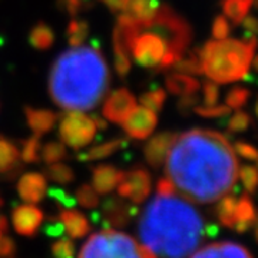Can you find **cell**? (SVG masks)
Returning a JSON list of instances; mask_svg holds the SVG:
<instances>
[{
    "label": "cell",
    "mask_w": 258,
    "mask_h": 258,
    "mask_svg": "<svg viewBox=\"0 0 258 258\" xmlns=\"http://www.w3.org/2000/svg\"><path fill=\"white\" fill-rule=\"evenodd\" d=\"M166 157L169 182L189 201L215 203L237 184L238 159L218 132L192 129L176 135Z\"/></svg>",
    "instance_id": "1"
},
{
    "label": "cell",
    "mask_w": 258,
    "mask_h": 258,
    "mask_svg": "<svg viewBox=\"0 0 258 258\" xmlns=\"http://www.w3.org/2000/svg\"><path fill=\"white\" fill-rule=\"evenodd\" d=\"M138 235L154 258H189L203 242V217L175 191L157 192L139 220Z\"/></svg>",
    "instance_id": "2"
},
{
    "label": "cell",
    "mask_w": 258,
    "mask_h": 258,
    "mask_svg": "<svg viewBox=\"0 0 258 258\" xmlns=\"http://www.w3.org/2000/svg\"><path fill=\"white\" fill-rule=\"evenodd\" d=\"M109 79V69L99 49L76 46L56 59L49 91L56 105L66 111H89L105 96Z\"/></svg>",
    "instance_id": "3"
},
{
    "label": "cell",
    "mask_w": 258,
    "mask_h": 258,
    "mask_svg": "<svg viewBox=\"0 0 258 258\" xmlns=\"http://www.w3.org/2000/svg\"><path fill=\"white\" fill-rule=\"evenodd\" d=\"M255 37L249 40L222 39L207 42L197 50L203 74L215 83H230L244 79L248 75L252 57L255 56Z\"/></svg>",
    "instance_id": "4"
},
{
    "label": "cell",
    "mask_w": 258,
    "mask_h": 258,
    "mask_svg": "<svg viewBox=\"0 0 258 258\" xmlns=\"http://www.w3.org/2000/svg\"><path fill=\"white\" fill-rule=\"evenodd\" d=\"M79 258H142V254L129 235L109 228L93 234L81 249Z\"/></svg>",
    "instance_id": "5"
},
{
    "label": "cell",
    "mask_w": 258,
    "mask_h": 258,
    "mask_svg": "<svg viewBox=\"0 0 258 258\" xmlns=\"http://www.w3.org/2000/svg\"><path fill=\"white\" fill-rule=\"evenodd\" d=\"M144 32L142 26L137 35L132 37L129 43V55L135 59V62L144 68H158L162 56L168 50V43L164 37L151 28Z\"/></svg>",
    "instance_id": "6"
},
{
    "label": "cell",
    "mask_w": 258,
    "mask_h": 258,
    "mask_svg": "<svg viewBox=\"0 0 258 258\" xmlns=\"http://www.w3.org/2000/svg\"><path fill=\"white\" fill-rule=\"evenodd\" d=\"M59 134L66 145L74 149H81L92 142L96 134V126L92 118L81 112H69L60 119Z\"/></svg>",
    "instance_id": "7"
},
{
    "label": "cell",
    "mask_w": 258,
    "mask_h": 258,
    "mask_svg": "<svg viewBox=\"0 0 258 258\" xmlns=\"http://www.w3.org/2000/svg\"><path fill=\"white\" fill-rule=\"evenodd\" d=\"M151 192V175L144 168H135L126 172L118 185L120 198H129L134 203H144Z\"/></svg>",
    "instance_id": "8"
},
{
    "label": "cell",
    "mask_w": 258,
    "mask_h": 258,
    "mask_svg": "<svg viewBox=\"0 0 258 258\" xmlns=\"http://www.w3.org/2000/svg\"><path fill=\"white\" fill-rule=\"evenodd\" d=\"M137 108L135 96L128 89L122 88L109 95L103 105V116L115 123H123L129 113Z\"/></svg>",
    "instance_id": "9"
},
{
    "label": "cell",
    "mask_w": 258,
    "mask_h": 258,
    "mask_svg": "<svg viewBox=\"0 0 258 258\" xmlns=\"http://www.w3.org/2000/svg\"><path fill=\"white\" fill-rule=\"evenodd\" d=\"M158 118L155 112L147 108H135L129 113V116L123 120V129L131 138L145 139L157 126Z\"/></svg>",
    "instance_id": "10"
},
{
    "label": "cell",
    "mask_w": 258,
    "mask_h": 258,
    "mask_svg": "<svg viewBox=\"0 0 258 258\" xmlns=\"http://www.w3.org/2000/svg\"><path fill=\"white\" fill-rule=\"evenodd\" d=\"M102 211L106 220L103 227L105 230H109L111 227H125L138 212V207L123 203L118 197H111L103 203Z\"/></svg>",
    "instance_id": "11"
},
{
    "label": "cell",
    "mask_w": 258,
    "mask_h": 258,
    "mask_svg": "<svg viewBox=\"0 0 258 258\" xmlns=\"http://www.w3.org/2000/svg\"><path fill=\"white\" fill-rule=\"evenodd\" d=\"M12 221L18 234L33 237L43 222V212L35 205H19L12 212Z\"/></svg>",
    "instance_id": "12"
},
{
    "label": "cell",
    "mask_w": 258,
    "mask_h": 258,
    "mask_svg": "<svg viewBox=\"0 0 258 258\" xmlns=\"http://www.w3.org/2000/svg\"><path fill=\"white\" fill-rule=\"evenodd\" d=\"M47 191L46 179L42 174L29 172L20 178L18 182V192L23 201L36 204L45 198Z\"/></svg>",
    "instance_id": "13"
},
{
    "label": "cell",
    "mask_w": 258,
    "mask_h": 258,
    "mask_svg": "<svg viewBox=\"0 0 258 258\" xmlns=\"http://www.w3.org/2000/svg\"><path fill=\"white\" fill-rule=\"evenodd\" d=\"M175 137L176 135L172 132H162L149 139V142L144 148V155L149 165L158 168L164 164Z\"/></svg>",
    "instance_id": "14"
},
{
    "label": "cell",
    "mask_w": 258,
    "mask_h": 258,
    "mask_svg": "<svg viewBox=\"0 0 258 258\" xmlns=\"http://www.w3.org/2000/svg\"><path fill=\"white\" fill-rule=\"evenodd\" d=\"M123 175L125 172H122L115 166L99 165L93 169L92 188L96 191V194L106 195L119 185Z\"/></svg>",
    "instance_id": "15"
},
{
    "label": "cell",
    "mask_w": 258,
    "mask_h": 258,
    "mask_svg": "<svg viewBox=\"0 0 258 258\" xmlns=\"http://www.w3.org/2000/svg\"><path fill=\"white\" fill-rule=\"evenodd\" d=\"M192 258H252L247 249L240 244L234 242H221L211 244L205 248L195 252Z\"/></svg>",
    "instance_id": "16"
},
{
    "label": "cell",
    "mask_w": 258,
    "mask_h": 258,
    "mask_svg": "<svg viewBox=\"0 0 258 258\" xmlns=\"http://www.w3.org/2000/svg\"><path fill=\"white\" fill-rule=\"evenodd\" d=\"M159 9L158 0H126L125 12L135 19L142 28L149 26Z\"/></svg>",
    "instance_id": "17"
},
{
    "label": "cell",
    "mask_w": 258,
    "mask_h": 258,
    "mask_svg": "<svg viewBox=\"0 0 258 258\" xmlns=\"http://www.w3.org/2000/svg\"><path fill=\"white\" fill-rule=\"evenodd\" d=\"M26 120L29 128L35 132V135L46 134L55 126L57 115L55 112L47 109H33V108H25Z\"/></svg>",
    "instance_id": "18"
},
{
    "label": "cell",
    "mask_w": 258,
    "mask_h": 258,
    "mask_svg": "<svg viewBox=\"0 0 258 258\" xmlns=\"http://www.w3.org/2000/svg\"><path fill=\"white\" fill-rule=\"evenodd\" d=\"M255 224V210L254 204L251 201L248 195H242L240 200H237V208H235V224L232 230L237 232H245L249 230V227Z\"/></svg>",
    "instance_id": "19"
},
{
    "label": "cell",
    "mask_w": 258,
    "mask_h": 258,
    "mask_svg": "<svg viewBox=\"0 0 258 258\" xmlns=\"http://www.w3.org/2000/svg\"><path fill=\"white\" fill-rule=\"evenodd\" d=\"M60 221L72 238H82L89 232V221L82 212L64 210L60 212Z\"/></svg>",
    "instance_id": "20"
},
{
    "label": "cell",
    "mask_w": 258,
    "mask_h": 258,
    "mask_svg": "<svg viewBox=\"0 0 258 258\" xmlns=\"http://www.w3.org/2000/svg\"><path fill=\"white\" fill-rule=\"evenodd\" d=\"M200 82L191 78L189 75L175 74L166 78V89L174 95H189L200 89Z\"/></svg>",
    "instance_id": "21"
},
{
    "label": "cell",
    "mask_w": 258,
    "mask_h": 258,
    "mask_svg": "<svg viewBox=\"0 0 258 258\" xmlns=\"http://www.w3.org/2000/svg\"><path fill=\"white\" fill-rule=\"evenodd\" d=\"M128 142L125 139H113V141H109V142H105L102 145H98V147L91 148L88 152L85 154H81L79 155V159L81 161H93V159H102V158H106L115 154L116 151H119L123 147H126Z\"/></svg>",
    "instance_id": "22"
},
{
    "label": "cell",
    "mask_w": 258,
    "mask_h": 258,
    "mask_svg": "<svg viewBox=\"0 0 258 258\" xmlns=\"http://www.w3.org/2000/svg\"><path fill=\"white\" fill-rule=\"evenodd\" d=\"M255 3V0H224L222 9L225 16L230 19L234 25H238L242 19L248 15L251 6Z\"/></svg>",
    "instance_id": "23"
},
{
    "label": "cell",
    "mask_w": 258,
    "mask_h": 258,
    "mask_svg": "<svg viewBox=\"0 0 258 258\" xmlns=\"http://www.w3.org/2000/svg\"><path fill=\"white\" fill-rule=\"evenodd\" d=\"M29 42H30V45L35 49L46 50V49H49L53 45L55 33H53L52 29L47 26L46 23H37L36 26L30 30Z\"/></svg>",
    "instance_id": "24"
},
{
    "label": "cell",
    "mask_w": 258,
    "mask_h": 258,
    "mask_svg": "<svg viewBox=\"0 0 258 258\" xmlns=\"http://www.w3.org/2000/svg\"><path fill=\"white\" fill-rule=\"evenodd\" d=\"M19 151L10 141L0 139V174L10 172L18 165Z\"/></svg>",
    "instance_id": "25"
},
{
    "label": "cell",
    "mask_w": 258,
    "mask_h": 258,
    "mask_svg": "<svg viewBox=\"0 0 258 258\" xmlns=\"http://www.w3.org/2000/svg\"><path fill=\"white\" fill-rule=\"evenodd\" d=\"M235 208H237V200L235 197L231 195H225L222 197L220 204L217 205V217L221 222L222 225L232 228L235 224Z\"/></svg>",
    "instance_id": "26"
},
{
    "label": "cell",
    "mask_w": 258,
    "mask_h": 258,
    "mask_svg": "<svg viewBox=\"0 0 258 258\" xmlns=\"http://www.w3.org/2000/svg\"><path fill=\"white\" fill-rule=\"evenodd\" d=\"M89 33V26L83 20H72L66 29V36L71 46H82Z\"/></svg>",
    "instance_id": "27"
},
{
    "label": "cell",
    "mask_w": 258,
    "mask_h": 258,
    "mask_svg": "<svg viewBox=\"0 0 258 258\" xmlns=\"http://www.w3.org/2000/svg\"><path fill=\"white\" fill-rule=\"evenodd\" d=\"M172 68L182 72V74H191V75H200L203 74V68H201V60L198 55L192 52L189 55H182V57H179L175 63L172 64Z\"/></svg>",
    "instance_id": "28"
},
{
    "label": "cell",
    "mask_w": 258,
    "mask_h": 258,
    "mask_svg": "<svg viewBox=\"0 0 258 258\" xmlns=\"http://www.w3.org/2000/svg\"><path fill=\"white\" fill-rule=\"evenodd\" d=\"M40 135H33L23 142L22 152L19 154L25 162H37L40 159Z\"/></svg>",
    "instance_id": "29"
},
{
    "label": "cell",
    "mask_w": 258,
    "mask_h": 258,
    "mask_svg": "<svg viewBox=\"0 0 258 258\" xmlns=\"http://www.w3.org/2000/svg\"><path fill=\"white\" fill-rule=\"evenodd\" d=\"M46 175L57 184H69L74 181V171L64 164H50L46 169Z\"/></svg>",
    "instance_id": "30"
},
{
    "label": "cell",
    "mask_w": 258,
    "mask_h": 258,
    "mask_svg": "<svg viewBox=\"0 0 258 258\" xmlns=\"http://www.w3.org/2000/svg\"><path fill=\"white\" fill-rule=\"evenodd\" d=\"M166 99V93L165 91H162V89H154V91H149V92L144 93V95H141V98H139V101L142 103V108H147L149 111L152 112H158L161 108H162V105H164V102Z\"/></svg>",
    "instance_id": "31"
},
{
    "label": "cell",
    "mask_w": 258,
    "mask_h": 258,
    "mask_svg": "<svg viewBox=\"0 0 258 258\" xmlns=\"http://www.w3.org/2000/svg\"><path fill=\"white\" fill-rule=\"evenodd\" d=\"M66 157V148L60 142H49L42 148V159L47 164H56Z\"/></svg>",
    "instance_id": "32"
},
{
    "label": "cell",
    "mask_w": 258,
    "mask_h": 258,
    "mask_svg": "<svg viewBox=\"0 0 258 258\" xmlns=\"http://www.w3.org/2000/svg\"><path fill=\"white\" fill-rule=\"evenodd\" d=\"M76 203H79L83 208H96L99 204V197L91 185H82L76 192Z\"/></svg>",
    "instance_id": "33"
},
{
    "label": "cell",
    "mask_w": 258,
    "mask_h": 258,
    "mask_svg": "<svg viewBox=\"0 0 258 258\" xmlns=\"http://www.w3.org/2000/svg\"><path fill=\"white\" fill-rule=\"evenodd\" d=\"M113 56H115V69L119 76H126L131 71V59L129 53L120 47L119 45L113 43Z\"/></svg>",
    "instance_id": "34"
},
{
    "label": "cell",
    "mask_w": 258,
    "mask_h": 258,
    "mask_svg": "<svg viewBox=\"0 0 258 258\" xmlns=\"http://www.w3.org/2000/svg\"><path fill=\"white\" fill-rule=\"evenodd\" d=\"M249 98V91L245 89V88H234L232 91H230V93L227 95V106L230 109H240L242 108Z\"/></svg>",
    "instance_id": "35"
},
{
    "label": "cell",
    "mask_w": 258,
    "mask_h": 258,
    "mask_svg": "<svg viewBox=\"0 0 258 258\" xmlns=\"http://www.w3.org/2000/svg\"><path fill=\"white\" fill-rule=\"evenodd\" d=\"M55 258H75V244L71 238H60L52 245Z\"/></svg>",
    "instance_id": "36"
},
{
    "label": "cell",
    "mask_w": 258,
    "mask_h": 258,
    "mask_svg": "<svg viewBox=\"0 0 258 258\" xmlns=\"http://www.w3.org/2000/svg\"><path fill=\"white\" fill-rule=\"evenodd\" d=\"M195 113L204 118H225L230 115L231 109L227 105H211V106H197Z\"/></svg>",
    "instance_id": "37"
},
{
    "label": "cell",
    "mask_w": 258,
    "mask_h": 258,
    "mask_svg": "<svg viewBox=\"0 0 258 258\" xmlns=\"http://www.w3.org/2000/svg\"><path fill=\"white\" fill-rule=\"evenodd\" d=\"M242 184L245 185L248 192H254L255 191V185H257V169L255 166H242L241 171H238Z\"/></svg>",
    "instance_id": "38"
},
{
    "label": "cell",
    "mask_w": 258,
    "mask_h": 258,
    "mask_svg": "<svg viewBox=\"0 0 258 258\" xmlns=\"http://www.w3.org/2000/svg\"><path fill=\"white\" fill-rule=\"evenodd\" d=\"M249 115L245 112H237L228 120V129L231 132H244L249 126Z\"/></svg>",
    "instance_id": "39"
},
{
    "label": "cell",
    "mask_w": 258,
    "mask_h": 258,
    "mask_svg": "<svg viewBox=\"0 0 258 258\" xmlns=\"http://www.w3.org/2000/svg\"><path fill=\"white\" fill-rule=\"evenodd\" d=\"M230 35V23L227 18L224 16H217L214 23H212V36L215 40H222L227 39Z\"/></svg>",
    "instance_id": "40"
},
{
    "label": "cell",
    "mask_w": 258,
    "mask_h": 258,
    "mask_svg": "<svg viewBox=\"0 0 258 258\" xmlns=\"http://www.w3.org/2000/svg\"><path fill=\"white\" fill-rule=\"evenodd\" d=\"M204 89V103L207 106H211V105H217L218 101V86L217 83L212 82V81H207L203 85Z\"/></svg>",
    "instance_id": "41"
},
{
    "label": "cell",
    "mask_w": 258,
    "mask_h": 258,
    "mask_svg": "<svg viewBox=\"0 0 258 258\" xmlns=\"http://www.w3.org/2000/svg\"><path fill=\"white\" fill-rule=\"evenodd\" d=\"M83 6H86L83 0H57V8L68 12L71 16H76Z\"/></svg>",
    "instance_id": "42"
},
{
    "label": "cell",
    "mask_w": 258,
    "mask_h": 258,
    "mask_svg": "<svg viewBox=\"0 0 258 258\" xmlns=\"http://www.w3.org/2000/svg\"><path fill=\"white\" fill-rule=\"evenodd\" d=\"M49 195L53 197L55 200H57L60 204H63V207H68V208H72L76 205V200L69 197L68 194L64 192L63 189H59V188H50L49 189Z\"/></svg>",
    "instance_id": "43"
},
{
    "label": "cell",
    "mask_w": 258,
    "mask_h": 258,
    "mask_svg": "<svg viewBox=\"0 0 258 258\" xmlns=\"http://www.w3.org/2000/svg\"><path fill=\"white\" fill-rule=\"evenodd\" d=\"M45 232H46V235H49V237L57 238V237L63 235V224H62V221H59L57 218H55V217L53 218H49V224L45 227Z\"/></svg>",
    "instance_id": "44"
},
{
    "label": "cell",
    "mask_w": 258,
    "mask_h": 258,
    "mask_svg": "<svg viewBox=\"0 0 258 258\" xmlns=\"http://www.w3.org/2000/svg\"><path fill=\"white\" fill-rule=\"evenodd\" d=\"M235 151L242 158H247L249 161H257V149L252 147V145H249V144H245V142H235Z\"/></svg>",
    "instance_id": "45"
},
{
    "label": "cell",
    "mask_w": 258,
    "mask_h": 258,
    "mask_svg": "<svg viewBox=\"0 0 258 258\" xmlns=\"http://www.w3.org/2000/svg\"><path fill=\"white\" fill-rule=\"evenodd\" d=\"M200 98L195 95V93H189V95H184L179 102H178V109L182 112V113H186L189 109H192L195 106V103H198Z\"/></svg>",
    "instance_id": "46"
},
{
    "label": "cell",
    "mask_w": 258,
    "mask_h": 258,
    "mask_svg": "<svg viewBox=\"0 0 258 258\" xmlns=\"http://www.w3.org/2000/svg\"><path fill=\"white\" fill-rule=\"evenodd\" d=\"M242 23H244V28H245V32H247L245 40H249V39L255 37V33H257L258 30L257 19L254 18V16H248L247 15L245 18L242 19Z\"/></svg>",
    "instance_id": "47"
},
{
    "label": "cell",
    "mask_w": 258,
    "mask_h": 258,
    "mask_svg": "<svg viewBox=\"0 0 258 258\" xmlns=\"http://www.w3.org/2000/svg\"><path fill=\"white\" fill-rule=\"evenodd\" d=\"M15 249L16 247H15V242L12 238L5 237V235L0 238V257H9L15 252Z\"/></svg>",
    "instance_id": "48"
},
{
    "label": "cell",
    "mask_w": 258,
    "mask_h": 258,
    "mask_svg": "<svg viewBox=\"0 0 258 258\" xmlns=\"http://www.w3.org/2000/svg\"><path fill=\"white\" fill-rule=\"evenodd\" d=\"M112 12H123L126 6V0H101Z\"/></svg>",
    "instance_id": "49"
},
{
    "label": "cell",
    "mask_w": 258,
    "mask_h": 258,
    "mask_svg": "<svg viewBox=\"0 0 258 258\" xmlns=\"http://www.w3.org/2000/svg\"><path fill=\"white\" fill-rule=\"evenodd\" d=\"M92 120H93V123H95V126H98V128L105 129V128H106V126H108L106 120L102 119L101 116H98V115H93Z\"/></svg>",
    "instance_id": "50"
},
{
    "label": "cell",
    "mask_w": 258,
    "mask_h": 258,
    "mask_svg": "<svg viewBox=\"0 0 258 258\" xmlns=\"http://www.w3.org/2000/svg\"><path fill=\"white\" fill-rule=\"evenodd\" d=\"M0 205H2V201H0ZM8 230V222L3 217H0V238L5 235V231Z\"/></svg>",
    "instance_id": "51"
},
{
    "label": "cell",
    "mask_w": 258,
    "mask_h": 258,
    "mask_svg": "<svg viewBox=\"0 0 258 258\" xmlns=\"http://www.w3.org/2000/svg\"><path fill=\"white\" fill-rule=\"evenodd\" d=\"M204 231H207V234H208L210 237H215V235L218 234V227H217V225H208L207 230Z\"/></svg>",
    "instance_id": "52"
},
{
    "label": "cell",
    "mask_w": 258,
    "mask_h": 258,
    "mask_svg": "<svg viewBox=\"0 0 258 258\" xmlns=\"http://www.w3.org/2000/svg\"><path fill=\"white\" fill-rule=\"evenodd\" d=\"M3 43H5V39H3V37H0V46H2Z\"/></svg>",
    "instance_id": "53"
},
{
    "label": "cell",
    "mask_w": 258,
    "mask_h": 258,
    "mask_svg": "<svg viewBox=\"0 0 258 258\" xmlns=\"http://www.w3.org/2000/svg\"><path fill=\"white\" fill-rule=\"evenodd\" d=\"M83 2H85V5H86V3H89L91 0H83Z\"/></svg>",
    "instance_id": "54"
}]
</instances>
